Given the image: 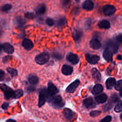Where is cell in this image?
<instances>
[{"mask_svg": "<svg viewBox=\"0 0 122 122\" xmlns=\"http://www.w3.org/2000/svg\"><path fill=\"white\" fill-rule=\"evenodd\" d=\"M52 96H51L49 94L48 91L45 89H41V91L39 96V102H38V106L39 107H41L44 105L46 100H48L49 101L51 99Z\"/></svg>", "mask_w": 122, "mask_h": 122, "instance_id": "cell-1", "label": "cell"}, {"mask_svg": "<svg viewBox=\"0 0 122 122\" xmlns=\"http://www.w3.org/2000/svg\"><path fill=\"white\" fill-rule=\"evenodd\" d=\"M51 102V105L55 108H60L64 105V102L60 95L52 96L49 101Z\"/></svg>", "mask_w": 122, "mask_h": 122, "instance_id": "cell-2", "label": "cell"}, {"mask_svg": "<svg viewBox=\"0 0 122 122\" xmlns=\"http://www.w3.org/2000/svg\"><path fill=\"white\" fill-rule=\"evenodd\" d=\"M50 58L49 54L46 52L37 55L35 58V62L40 65H43L47 63Z\"/></svg>", "mask_w": 122, "mask_h": 122, "instance_id": "cell-3", "label": "cell"}, {"mask_svg": "<svg viewBox=\"0 0 122 122\" xmlns=\"http://www.w3.org/2000/svg\"><path fill=\"white\" fill-rule=\"evenodd\" d=\"M0 89L4 93L5 99H9L13 98L14 91L5 84H0Z\"/></svg>", "mask_w": 122, "mask_h": 122, "instance_id": "cell-4", "label": "cell"}, {"mask_svg": "<svg viewBox=\"0 0 122 122\" xmlns=\"http://www.w3.org/2000/svg\"><path fill=\"white\" fill-rule=\"evenodd\" d=\"M103 12L106 16H110L113 14L116 11V8L111 5H106L103 7Z\"/></svg>", "mask_w": 122, "mask_h": 122, "instance_id": "cell-5", "label": "cell"}, {"mask_svg": "<svg viewBox=\"0 0 122 122\" xmlns=\"http://www.w3.org/2000/svg\"><path fill=\"white\" fill-rule=\"evenodd\" d=\"M86 61L91 64H95L97 63L100 60V57L96 55H92L87 53L85 55Z\"/></svg>", "mask_w": 122, "mask_h": 122, "instance_id": "cell-6", "label": "cell"}, {"mask_svg": "<svg viewBox=\"0 0 122 122\" xmlns=\"http://www.w3.org/2000/svg\"><path fill=\"white\" fill-rule=\"evenodd\" d=\"M80 84V81L78 79L76 80L71 83L66 88V92L68 93H73Z\"/></svg>", "mask_w": 122, "mask_h": 122, "instance_id": "cell-7", "label": "cell"}, {"mask_svg": "<svg viewBox=\"0 0 122 122\" xmlns=\"http://www.w3.org/2000/svg\"><path fill=\"white\" fill-rule=\"evenodd\" d=\"M66 60L73 65L77 64L79 61V57L77 55L72 53H69L67 55Z\"/></svg>", "mask_w": 122, "mask_h": 122, "instance_id": "cell-8", "label": "cell"}, {"mask_svg": "<svg viewBox=\"0 0 122 122\" xmlns=\"http://www.w3.org/2000/svg\"><path fill=\"white\" fill-rule=\"evenodd\" d=\"M107 48H108L112 53H115L117 52L119 49V46L118 43L113 41H110L107 43Z\"/></svg>", "mask_w": 122, "mask_h": 122, "instance_id": "cell-9", "label": "cell"}, {"mask_svg": "<svg viewBox=\"0 0 122 122\" xmlns=\"http://www.w3.org/2000/svg\"><path fill=\"white\" fill-rule=\"evenodd\" d=\"M22 46L27 51L31 50L34 46L32 41L29 39H25L22 42Z\"/></svg>", "mask_w": 122, "mask_h": 122, "instance_id": "cell-10", "label": "cell"}, {"mask_svg": "<svg viewBox=\"0 0 122 122\" xmlns=\"http://www.w3.org/2000/svg\"><path fill=\"white\" fill-rule=\"evenodd\" d=\"M15 26L17 27H22L26 23V20L21 16L16 17L13 20Z\"/></svg>", "mask_w": 122, "mask_h": 122, "instance_id": "cell-11", "label": "cell"}, {"mask_svg": "<svg viewBox=\"0 0 122 122\" xmlns=\"http://www.w3.org/2000/svg\"><path fill=\"white\" fill-rule=\"evenodd\" d=\"M83 105L87 108H93L96 107V104L92 98H88L83 101Z\"/></svg>", "mask_w": 122, "mask_h": 122, "instance_id": "cell-12", "label": "cell"}, {"mask_svg": "<svg viewBox=\"0 0 122 122\" xmlns=\"http://www.w3.org/2000/svg\"><path fill=\"white\" fill-rule=\"evenodd\" d=\"M47 91L49 94L51 96H53L58 92L57 87L51 82H49L48 83Z\"/></svg>", "mask_w": 122, "mask_h": 122, "instance_id": "cell-13", "label": "cell"}, {"mask_svg": "<svg viewBox=\"0 0 122 122\" xmlns=\"http://www.w3.org/2000/svg\"><path fill=\"white\" fill-rule=\"evenodd\" d=\"M2 50L8 54H12L14 51L13 46L9 43H4L2 45Z\"/></svg>", "mask_w": 122, "mask_h": 122, "instance_id": "cell-14", "label": "cell"}, {"mask_svg": "<svg viewBox=\"0 0 122 122\" xmlns=\"http://www.w3.org/2000/svg\"><path fill=\"white\" fill-rule=\"evenodd\" d=\"M73 71V68L68 65L64 64L61 68V72L65 75H70Z\"/></svg>", "mask_w": 122, "mask_h": 122, "instance_id": "cell-15", "label": "cell"}, {"mask_svg": "<svg viewBox=\"0 0 122 122\" xmlns=\"http://www.w3.org/2000/svg\"><path fill=\"white\" fill-rule=\"evenodd\" d=\"M90 47L94 50H97L101 48V43L97 39H93L90 41Z\"/></svg>", "mask_w": 122, "mask_h": 122, "instance_id": "cell-16", "label": "cell"}, {"mask_svg": "<svg viewBox=\"0 0 122 122\" xmlns=\"http://www.w3.org/2000/svg\"><path fill=\"white\" fill-rule=\"evenodd\" d=\"M103 57L108 62L111 61L112 60V53L108 48H106L104 51L103 52Z\"/></svg>", "mask_w": 122, "mask_h": 122, "instance_id": "cell-17", "label": "cell"}, {"mask_svg": "<svg viewBox=\"0 0 122 122\" xmlns=\"http://www.w3.org/2000/svg\"><path fill=\"white\" fill-rule=\"evenodd\" d=\"M107 100V96L104 93L100 94L95 96V100L98 103H103Z\"/></svg>", "mask_w": 122, "mask_h": 122, "instance_id": "cell-18", "label": "cell"}, {"mask_svg": "<svg viewBox=\"0 0 122 122\" xmlns=\"http://www.w3.org/2000/svg\"><path fill=\"white\" fill-rule=\"evenodd\" d=\"M94 4L93 2L91 0H87L85 1L82 4V8L87 11H90L93 8Z\"/></svg>", "mask_w": 122, "mask_h": 122, "instance_id": "cell-19", "label": "cell"}, {"mask_svg": "<svg viewBox=\"0 0 122 122\" xmlns=\"http://www.w3.org/2000/svg\"><path fill=\"white\" fill-rule=\"evenodd\" d=\"M46 10V6L44 4H41L38 5L35 9L36 13L38 15H41L45 13Z\"/></svg>", "mask_w": 122, "mask_h": 122, "instance_id": "cell-20", "label": "cell"}, {"mask_svg": "<svg viewBox=\"0 0 122 122\" xmlns=\"http://www.w3.org/2000/svg\"><path fill=\"white\" fill-rule=\"evenodd\" d=\"M116 81L115 79L113 78H109L105 82L106 87L107 89L110 90L112 88L115 84Z\"/></svg>", "mask_w": 122, "mask_h": 122, "instance_id": "cell-21", "label": "cell"}, {"mask_svg": "<svg viewBox=\"0 0 122 122\" xmlns=\"http://www.w3.org/2000/svg\"><path fill=\"white\" fill-rule=\"evenodd\" d=\"M98 26L102 29H108L110 27V23L107 20H102L100 21L98 24Z\"/></svg>", "mask_w": 122, "mask_h": 122, "instance_id": "cell-22", "label": "cell"}, {"mask_svg": "<svg viewBox=\"0 0 122 122\" xmlns=\"http://www.w3.org/2000/svg\"><path fill=\"white\" fill-rule=\"evenodd\" d=\"M92 75L93 79L96 81H99L101 79V76L100 72L96 69L93 68L92 71Z\"/></svg>", "mask_w": 122, "mask_h": 122, "instance_id": "cell-23", "label": "cell"}, {"mask_svg": "<svg viewBox=\"0 0 122 122\" xmlns=\"http://www.w3.org/2000/svg\"><path fill=\"white\" fill-rule=\"evenodd\" d=\"M28 81L31 84L33 85H36L39 82V78L35 75L30 74L28 77Z\"/></svg>", "mask_w": 122, "mask_h": 122, "instance_id": "cell-24", "label": "cell"}, {"mask_svg": "<svg viewBox=\"0 0 122 122\" xmlns=\"http://www.w3.org/2000/svg\"><path fill=\"white\" fill-rule=\"evenodd\" d=\"M63 113L65 117L69 120L71 119V118H72V116H73L72 112L71 109L69 108L64 109L63 110Z\"/></svg>", "mask_w": 122, "mask_h": 122, "instance_id": "cell-25", "label": "cell"}, {"mask_svg": "<svg viewBox=\"0 0 122 122\" xmlns=\"http://www.w3.org/2000/svg\"><path fill=\"white\" fill-rule=\"evenodd\" d=\"M103 91V87L100 84H96L92 90V92L94 94H98L101 93Z\"/></svg>", "mask_w": 122, "mask_h": 122, "instance_id": "cell-26", "label": "cell"}, {"mask_svg": "<svg viewBox=\"0 0 122 122\" xmlns=\"http://www.w3.org/2000/svg\"><path fill=\"white\" fill-rule=\"evenodd\" d=\"M82 32L79 30H75L73 31V40L76 41H79L81 38L82 37Z\"/></svg>", "mask_w": 122, "mask_h": 122, "instance_id": "cell-27", "label": "cell"}, {"mask_svg": "<svg viewBox=\"0 0 122 122\" xmlns=\"http://www.w3.org/2000/svg\"><path fill=\"white\" fill-rule=\"evenodd\" d=\"M12 5L10 4L7 3L4 4L0 7V10L1 12H7L10 10L12 8Z\"/></svg>", "mask_w": 122, "mask_h": 122, "instance_id": "cell-28", "label": "cell"}, {"mask_svg": "<svg viewBox=\"0 0 122 122\" xmlns=\"http://www.w3.org/2000/svg\"><path fill=\"white\" fill-rule=\"evenodd\" d=\"M23 95V91L21 89H18L14 92L13 98L19 99Z\"/></svg>", "mask_w": 122, "mask_h": 122, "instance_id": "cell-29", "label": "cell"}, {"mask_svg": "<svg viewBox=\"0 0 122 122\" xmlns=\"http://www.w3.org/2000/svg\"><path fill=\"white\" fill-rule=\"evenodd\" d=\"M7 71L10 74L12 77H13L16 76L18 73L16 69L12 68H10V67H8V68H7Z\"/></svg>", "mask_w": 122, "mask_h": 122, "instance_id": "cell-30", "label": "cell"}, {"mask_svg": "<svg viewBox=\"0 0 122 122\" xmlns=\"http://www.w3.org/2000/svg\"><path fill=\"white\" fill-rule=\"evenodd\" d=\"M114 88L117 91H120L122 89V80H119L115 82Z\"/></svg>", "mask_w": 122, "mask_h": 122, "instance_id": "cell-31", "label": "cell"}, {"mask_svg": "<svg viewBox=\"0 0 122 122\" xmlns=\"http://www.w3.org/2000/svg\"><path fill=\"white\" fill-rule=\"evenodd\" d=\"M114 111L116 112H119L122 111V101L118 102L114 108Z\"/></svg>", "mask_w": 122, "mask_h": 122, "instance_id": "cell-32", "label": "cell"}, {"mask_svg": "<svg viewBox=\"0 0 122 122\" xmlns=\"http://www.w3.org/2000/svg\"><path fill=\"white\" fill-rule=\"evenodd\" d=\"M25 18L29 20H32L35 17V15L33 12H26L24 14Z\"/></svg>", "mask_w": 122, "mask_h": 122, "instance_id": "cell-33", "label": "cell"}, {"mask_svg": "<svg viewBox=\"0 0 122 122\" xmlns=\"http://www.w3.org/2000/svg\"><path fill=\"white\" fill-rule=\"evenodd\" d=\"M67 23V20L65 18H61L58 20L57 21V24L59 26L61 27Z\"/></svg>", "mask_w": 122, "mask_h": 122, "instance_id": "cell-34", "label": "cell"}, {"mask_svg": "<svg viewBox=\"0 0 122 122\" xmlns=\"http://www.w3.org/2000/svg\"><path fill=\"white\" fill-rule=\"evenodd\" d=\"M46 23L49 26H52L54 24V21L51 18H47L46 20Z\"/></svg>", "mask_w": 122, "mask_h": 122, "instance_id": "cell-35", "label": "cell"}, {"mask_svg": "<svg viewBox=\"0 0 122 122\" xmlns=\"http://www.w3.org/2000/svg\"><path fill=\"white\" fill-rule=\"evenodd\" d=\"M112 121V117L110 115H108L101 120L99 122H110Z\"/></svg>", "mask_w": 122, "mask_h": 122, "instance_id": "cell-36", "label": "cell"}, {"mask_svg": "<svg viewBox=\"0 0 122 122\" xmlns=\"http://www.w3.org/2000/svg\"><path fill=\"white\" fill-rule=\"evenodd\" d=\"M101 113V112L100 111H93L91 112L90 115L92 117H95L99 115Z\"/></svg>", "mask_w": 122, "mask_h": 122, "instance_id": "cell-37", "label": "cell"}, {"mask_svg": "<svg viewBox=\"0 0 122 122\" xmlns=\"http://www.w3.org/2000/svg\"><path fill=\"white\" fill-rule=\"evenodd\" d=\"M52 56L54 58L57 59L58 60H60V59H61L62 58L61 55L60 54L58 53H54L53 54V55H52Z\"/></svg>", "mask_w": 122, "mask_h": 122, "instance_id": "cell-38", "label": "cell"}, {"mask_svg": "<svg viewBox=\"0 0 122 122\" xmlns=\"http://www.w3.org/2000/svg\"><path fill=\"white\" fill-rule=\"evenodd\" d=\"M11 58H12V57H11L10 56H5V57H4L3 58V59H2V61H3V62H7L9 60L11 59Z\"/></svg>", "mask_w": 122, "mask_h": 122, "instance_id": "cell-39", "label": "cell"}, {"mask_svg": "<svg viewBox=\"0 0 122 122\" xmlns=\"http://www.w3.org/2000/svg\"><path fill=\"white\" fill-rule=\"evenodd\" d=\"M4 75H5L4 71L1 70H0V81H2L3 80Z\"/></svg>", "mask_w": 122, "mask_h": 122, "instance_id": "cell-40", "label": "cell"}, {"mask_svg": "<svg viewBox=\"0 0 122 122\" xmlns=\"http://www.w3.org/2000/svg\"><path fill=\"white\" fill-rule=\"evenodd\" d=\"M116 41L119 42H122V34H119L116 38Z\"/></svg>", "mask_w": 122, "mask_h": 122, "instance_id": "cell-41", "label": "cell"}, {"mask_svg": "<svg viewBox=\"0 0 122 122\" xmlns=\"http://www.w3.org/2000/svg\"><path fill=\"white\" fill-rule=\"evenodd\" d=\"M8 107H9V103L7 102H4L1 105V108L4 110H6V109L8 108Z\"/></svg>", "mask_w": 122, "mask_h": 122, "instance_id": "cell-42", "label": "cell"}, {"mask_svg": "<svg viewBox=\"0 0 122 122\" xmlns=\"http://www.w3.org/2000/svg\"><path fill=\"white\" fill-rule=\"evenodd\" d=\"M70 2V0H63V2H62V4L64 6H67L68 4H69Z\"/></svg>", "mask_w": 122, "mask_h": 122, "instance_id": "cell-43", "label": "cell"}, {"mask_svg": "<svg viewBox=\"0 0 122 122\" xmlns=\"http://www.w3.org/2000/svg\"><path fill=\"white\" fill-rule=\"evenodd\" d=\"M117 60H122V55H118L117 56Z\"/></svg>", "mask_w": 122, "mask_h": 122, "instance_id": "cell-44", "label": "cell"}, {"mask_svg": "<svg viewBox=\"0 0 122 122\" xmlns=\"http://www.w3.org/2000/svg\"><path fill=\"white\" fill-rule=\"evenodd\" d=\"M6 122H16V121L12 119H9V120H7L6 121Z\"/></svg>", "mask_w": 122, "mask_h": 122, "instance_id": "cell-45", "label": "cell"}, {"mask_svg": "<svg viewBox=\"0 0 122 122\" xmlns=\"http://www.w3.org/2000/svg\"><path fill=\"white\" fill-rule=\"evenodd\" d=\"M119 95L121 97H122V89L120 91V93H119Z\"/></svg>", "mask_w": 122, "mask_h": 122, "instance_id": "cell-46", "label": "cell"}, {"mask_svg": "<svg viewBox=\"0 0 122 122\" xmlns=\"http://www.w3.org/2000/svg\"><path fill=\"white\" fill-rule=\"evenodd\" d=\"M2 32H3V31H2V30H1V29H0V36L2 35Z\"/></svg>", "mask_w": 122, "mask_h": 122, "instance_id": "cell-47", "label": "cell"}, {"mask_svg": "<svg viewBox=\"0 0 122 122\" xmlns=\"http://www.w3.org/2000/svg\"><path fill=\"white\" fill-rule=\"evenodd\" d=\"M2 50V45L0 44V51Z\"/></svg>", "mask_w": 122, "mask_h": 122, "instance_id": "cell-48", "label": "cell"}, {"mask_svg": "<svg viewBox=\"0 0 122 122\" xmlns=\"http://www.w3.org/2000/svg\"><path fill=\"white\" fill-rule=\"evenodd\" d=\"M120 118H121V119L122 120V114L121 115V116H120Z\"/></svg>", "mask_w": 122, "mask_h": 122, "instance_id": "cell-49", "label": "cell"}, {"mask_svg": "<svg viewBox=\"0 0 122 122\" xmlns=\"http://www.w3.org/2000/svg\"><path fill=\"white\" fill-rule=\"evenodd\" d=\"M76 1H79V0H76Z\"/></svg>", "mask_w": 122, "mask_h": 122, "instance_id": "cell-50", "label": "cell"}]
</instances>
